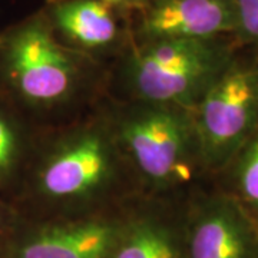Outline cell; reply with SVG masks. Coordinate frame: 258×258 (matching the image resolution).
<instances>
[{
    "mask_svg": "<svg viewBox=\"0 0 258 258\" xmlns=\"http://www.w3.org/2000/svg\"><path fill=\"white\" fill-rule=\"evenodd\" d=\"M132 178L108 112L85 119L50 139L39 155L32 174L37 212L29 220L74 217L123 204L129 198L119 194Z\"/></svg>",
    "mask_w": 258,
    "mask_h": 258,
    "instance_id": "cell-1",
    "label": "cell"
},
{
    "mask_svg": "<svg viewBox=\"0 0 258 258\" xmlns=\"http://www.w3.org/2000/svg\"><path fill=\"white\" fill-rule=\"evenodd\" d=\"M25 148V138L18 123L0 111V184L16 174Z\"/></svg>",
    "mask_w": 258,
    "mask_h": 258,
    "instance_id": "cell-12",
    "label": "cell"
},
{
    "mask_svg": "<svg viewBox=\"0 0 258 258\" xmlns=\"http://www.w3.org/2000/svg\"><path fill=\"white\" fill-rule=\"evenodd\" d=\"M101 64L63 45L42 9L0 35V75L9 91L46 116L83 101Z\"/></svg>",
    "mask_w": 258,
    "mask_h": 258,
    "instance_id": "cell-2",
    "label": "cell"
},
{
    "mask_svg": "<svg viewBox=\"0 0 258 258\" xmlns=\"http://www.w3.org/2000/svg\"><path fill=\"white\" fill-rule=\"evenodd\" d=\"M108 116L129 169L148 197L175 201L172 194L205 172L191 111L131 101Z\"/></svg>",
    "mask_w": 258,
    "mask_h": 258,
    "instance_id": "cell-3",
    "label": "cell"
},
{
    "mask_svg": "<svg viewBox=\"0 0 258 258\" xmlns=\"http://www.w3.org/2000/svg\"><path fill=\"white\" fill-rule=\"evenodd\" d=\"M240 50L191 111L201 164L210 174L224 172L258 128L254 55Z\"/></svg>",
    "mask_w": 258,
    "mask_h": 258,
    "instance_id": "cell-5",
    "label": "cell"
},
{
    "mask_svg": "<svg viewBox=\"0 0 258 258\" xmlns=\"http://www.w3.org/2000/svg\"><path fill=\"white\" fill-rule=\"evenodd\" d=\"M126 203L82 215L19 222L5 244V258H111Z\"/></svg>",
    "mask_w": 258,
    "mask_h": 258,
    "instance_id": "cell-6",
    "label": "cell"
},
{
    "mask_svg": "<svg viewBox=\"0 0 258 258\" xmlns=\"http://www.w3.org/2000/svg\"><path fill=\"white\" fill-rule=\"evenodd\" d=\"M252 55H254V69H255V76H257V82H258V52L255 50H251Z\"/></svg>",
    "mask_w": 258,
    "mask_h": 258,
    "instance_id": "cell-16",
    "label": "cell"
},
{
    "mask_svg": "<svg viewBox=\"0 0 258 258\" xmlns=\"http://www.w3.org/2000/svg\"><path fill=\"white\" fill-rule=\"evenodd\" d=\"M185 203L151 197L128 200L111 258H188Z\"/></svg>",
    "mask_w": 258,
    "mask_h": 258,
    "instance_id": "cell-10",
    "label": "cell"
},
{
    "mask_svg": "<svg viewBox=\"0 0 258 258\" xmlns=\"http://www.w3.org/2000/svg\"><path fill=\"white\" fill-rule=\"evenodd\" d=\"M225 171L230 175V189L227 192L258 220V128Z\"/></svg>",
    "mask_w": 258,
    "mask_h": 258,
    "instance_id": "cell-11",
    "label": "cell"
},
{
    "mask_svg": "<svg viewBox=\"0 0 258 258\" xmlns=\"http://www.w3.org/2000/svg\"><path fill=\"white\" fill-rule=\"evenodd\" d=\"M132 42L234 37V0H149L131 16Z\"/></svg>",
    "mask_w": 258,
    "mask_h": 258,
    "instance_id": "cell-9",
    "label": "cell"
},
{
    "mask_svg": "<svg viewBox=\"0 0 258 258\" xmlns=\"http://www.w3.org/2000/svg\"><path fill=\"white\" fill-rule=\"evenodd\" d=\"M40 9L63 45L99 63L132 43L131 16L103 0H45Z\"/></svg>",
    "mask_w": 258,
    "mask_h": 258,
    "instance_id": "cell-8",
    "label": "cell"
},
{
    "mask_svg": "<svg viewBox=\"0 0 258 258\" xmlns=\"http://www.w3.org/2000/svg\"><path fill=\"white\" fill-rule=\"evenodd\" d=\"M103 2L129 16L142 10L149 3V0H103Z\"/></svg>",
    "mask_w": 258,
    "mask_h": 258,
    "instance_id": "cell-14",
    "label": "cell"
},
{
    "mask_svg": "<svg viewBox=\"0 0 258 258\" xmlns=\"http://www.w3.org/2000/svg\"><path fill=\"white\" fill-rule=\"evenodd\" d=\"M234 39L242 49L258 52V0H234Z\"/></svg>",
    "mask_w": 258,
    "mask_h": 258,
    "instance_id": "cell-13",
    "label": "cell"
},
{
    "mask_svg": "<svg viewBox=\"0 0 258 258\" xmlns=\"http://www.w3.org/2000/svg\"><path fill=\"white\" fill-rule=\"evenodd\" d=\"M241 47L234 37L132 42L120 55L131 101L192 111Z\"/></svg>",
    "mask_w": 258,
    "mask_h": 258,
    "instance_id": "cell-4",
    "label": "cell"
},
{
    "mask_svg": "<svg viewBox=\"0 0 258 258\" xmlns=\"http://www.w3.org/2000/svg\"><path fill=\"white\" fill-rule=\"evenodd\" d=\"M188 258H258V220L227 191L185 203Z\"/></svg>",
    "mask_w": 258,
    "mask_h": 258,
    "instance_id": "cell-7",
    "label": "cell"
},
{
    "mask_svg": "<svg viewBox=\"0 0 258 258\" xmlns=\"http://www.w3.org/2000/svg\"><path fill=\"white\" fill-rule=\"evenodd\" d=\"M5 237L6 240L10 237V234H8V230H6V218L3 217V214L0 212V237Z\"/></svg>",
    "mask_w": 258,
    "mask_h": 258,
    "instance_id": "cell-15",
    "label": "cell"
}]
</instances>
